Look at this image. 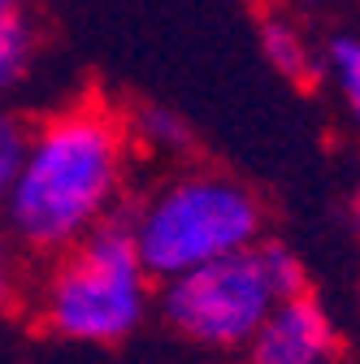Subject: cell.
Instances as JSON below:
<instances>
[{
    "label": "cell",
    "instance_id": "obj_3",
    "mask_svg": "<svg viewBox=\"0 0 360 364\" xmlns=\"http://www.w3.org/2000/svg\"><path fill=\"white\" fill-rule=\"evenodd\" d=\"M304 295V269L282 243H252L165 278L161 312L187 343L235 351L260 330L278 299Z\"/></svg>",
    "mask_w": 360,
    "mask_h": 364
},
{
    "label": "cell",
    "instance_id": "obj_1",
    "mask_svg": "<svg viewBox=\"0 0 360 364\" xmlns=\"http://www.w3.org/2000/svg\"><path fill=\"white\" fill-rule=\"evenodd\" d=\"M126 130L96 105H65L26 134L5 200L9 235L31 252H70L122 204Z\"/></svg>",
    "mask_w": 360,
    "mask_h": 364
},
{
    "label": "cell",
    "instance_id": "obj_2",
    "mask_svg": "<svg viewBox=\"0 0 360 364\" xmlns=\"http://www.w3.org/2000/svg\"><path fill=\"white\" fill-rule=\"evenodd\" d=\"M265 230V208L226 173H178L144 204H130V235L148 278H178L196 264L252 247Z\"/></svg>",
    "mask_w": 360,
    "mask_h": 364
},
{
    "label": "cell",
    "instance_id": "obj_12",
    "mask_svg": "<svg viewBox=\"0 0 360 364\" xmlns=\"http://www.w3.org/2000/svg\"><path fill=\"white\" fill-rule=\"evenodd\" d=\"M0 5H26V0H0Z\"/></svg>",
    "mask_w": 360,
    "mask_h": 364
},
{
    "label": "cell",
    "instance_id": "obj_8",
    "mask_svg": "<svg viewBox=\"0 0 360 364\" xmlns=\"http://www.w3.org/2000/svg\"><path fill=\"white\" fill-rule=\"evenodd\" d=\"M326 70L351 122H360V35H334L326 43Z\"/></svg>",
    "mask_w": 360,
    "mask_h": 364
},
{
    "label": "cell",
    "instance_id": "obj_11",
    "mask_svg": "<svg viewBox=\"0 0 360 364\" xmlns=\"http://www.w3.org/2000/svg\"><path fill=\"white\" fill-rule=\"evenodd\" d=\"M14 295V252H9V239L0 235V308L9 304Z\"/></svg>",
    "mask_w": 360,
    "mask_h": 364
},
{
    "label": "cell",
    "instance_id": "obj_6",
    "mask_svg": "<svg viewBox=\"0 0 360 364\" xmlns=\"http://www.w3.org/2000/svg\"><path fill=\"white\" fill-rule=\"evenodd\" d=\"M35 61V26L22 5H0V96L14 91Z\"/></svg>",
    "mask_w": 360,
    "mask_h": 364
},
{
    "label": "cell",
    "instance_id": "obj_5",
    "mask_svg": "<svg viewBox=\"0 0 360 364\" xmlns=\"http://www.w3.org/2000/svg\"><path fill=\"white\" fill-rule=\"evenodd\" d=\"M334 330L308 295H291L269 308L260 330L248 338V364H326Z\"/></svg>",
    "mask_w": 360,
    "mask_h": 364
},
{
    "label": "cell",
    "instance_id": "obj_10",
    "mask_svg": "<svg viewBox=\"0 0 360 364\" xmlns=\"http://www.w3.org/2000/svg\"><path fill=\"white\" fill-rule=\"evenodd\" d=\"M139 134L144 144H157V148H165V152H174V148H187V126H183V117H174L169 109H144L139 113Z\"/></svg>",
    "mask_w": 360,
    "mask_h": 364
},
{
    "label": "cell",
    "instance_id": "obj_4",
    "mask_svg": "<svg viewBox=\"0 0 360 364\" xmlns=\"http://www.w3.org/2000/svg\"><path fill=\"white\" fill-rule=\"evenodd\" d=\"M148 312V269L134 252L130 208L117 204L57 264L48 282V321L78 343H122Z\"/></svg>",
    "mask_w": 360,
    "mask_h": 364
},
{
    "label": "cell",
    "instance_id": "obj_9",
    "mask_svg": "<svg viewBox=\"0 0 360 364\" xmlns=\"http://www.w3.org/2000/svg\"><path fill=\"white\" fill-rule=\"evenodd\" d=\"M26 134L31 130L9 109H0V208H5L9 187H14V178H18V165H22V152H26Z\"/></svg>",
    "mask_w": 360,
    "mask_h": 364
},
{
    "label": "cell",
    "instance_id": "obj_7",
    "mask_svg": "<svg viewBox=\"0 0 360 364\" xmlns=\"http://www.w3.org/2000/svg\"><path fill=\"white\" fill-rule=\"evenodd\" d=\"M260 48H265L269 65H274L278 74H287V78H308V70H312L308 43H304L300 26H295L287 14H265V18H260Z\"/></svg>",
    "mask_w": 360,
    "mask_h": 364
}]
</instances>
